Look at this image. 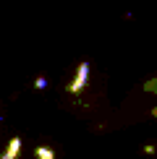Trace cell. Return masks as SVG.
<instances>
[{"instance_id":"1","label":"cell","mask_w":157,"mask_h":159,"mask_svg":"<svg viewBox=\"0 0 157 159\" xmlns=\"http://www.w3.org/2000/svg\"><path fill=\"white\" fill-rule=\"evenodd\" d=\"M87 84H89V63L84 60V63H78L76 76H74V81L65 86V91H68V94H74V97H78V94L84 91V86H87Z\"/></svg>"},{"instance_id":"2","label":"cell","mask_w":157,"mask_h":159,"mask_svg":"<svg viewBox=\"0 0 157 159\" xmlns=\"http://www.w3.org/2000/svg\"><path fill=\"white\" fill-rule=\"evenodd\" d=\"M21 143H24L21 138L13 136L11 141H8V146H5V154H3V157H5V159H18V154H21Z\"/></svg>"},{"instance_id":"3","label":"cell","mask_w":157,"mask_h":159,"mask_svg":"<svg viewBox=\"0 0 157 159\" xmlns=\"http://www.w3.org/2000/svg\"><path fill=\"white\" fill-rule=\"evenodd\" d=\"M34 157H37V159H55V151L47 149V146H37V149H34Z\"/></svg>"},{"instance_id":"4","label":"cell","mask_w":157,"mask_h":159,"mask_svg":"<svg viewBox=\"0 0 157 159\" xmlns=\"http://www.w3.org/2000/svg\"><path fill=\"white\" fill-rule=\"evenodd\" d=\"M144 91H147V94H157V78H149V81L144 84Z\"/></svg>"},{"instance_id":"5","label":"cell","mask_w":157,"mask_h":159,"mask_svg":"<svg viewBox=\"0 0 157 159\" xmlns=\"http://www.w3.org/2000/svg\"><path fill=\"white\" fill-rule=\"evenodd\" d=\"M34 89H37V91H42V89H47V78H42V76H39L37 81H34Z\"/></svg>"},{"instance_id":"6","label":"cell","mask_w":157,"mask_h":159,"mask_svg":"<svg viewBox=\"0 0 157 159\" xmlns=\"http://www.w3.org/2000/svg\"><path fill=\"white\" fill-rule=\"evenodd\" d=\"M0 125H3V112H0Z\"/></svg>"},{"instance_id":"7","label":"cell","mask_w":157,"mask_h":159,"mask_svg":"<svg viewBox=\"0 0 157 159\" xmlns=\"http://www.w3.org/2000/svg\"><path fill=\"white\" fill-rule=\"evenodd\" d=\"M0 159H5V157H3V154H0Z\"/></svg>"}]
</instances>
